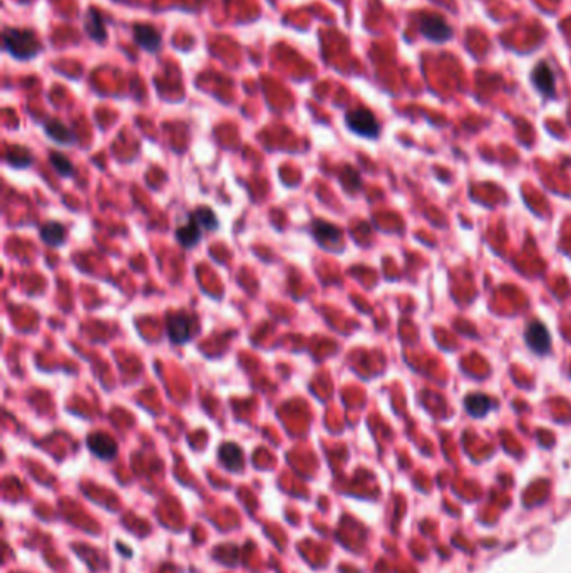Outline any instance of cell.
Listing matches in <instances>:
<instances>
[{"label":"cell","mask_w":571,"mask_h":573,"mask_svg":"<svg viewBox=\"0 0 571 573\" xmlns=\"http://www.w3.org/2000/svg\"><path fill=\"white\" fill-rule=\"evenodd\" d=\"M3 51L15 60H32L42 52V42L34 31L19 27H3Z\"/></svg>","instance_id":"cell-1"},{"label":"cell","mask_w":571,"mask_h":573,"mask_svg":"<svg viewBox=\"0 0 571 573\" xmlns=\"http://www.w3.org/2000/svg\"><path fill=\"white\" fill-rule=\"evenodd\" d=\"M419 31L427 40L438 44L447 42L454 35L449 22L438 12H421L419 14Z\"/></svg>","instance_id":"cell-2"},{"label":"cell","mask_w":571,"mask_h":573,"mask_svg":"<svg viewBox=\"0 0 571 573\" xmlns=\"http://www.w3.org/2000/svg\"><path fill=\"white\" fill-rule=\"evenodd\" d=\"M345 124L350 131L356 133L357 136L367 138V140H375L381 133V124H379L377 117L365 108H357L347 113Z\"/></svg>","instance_id":"cell-3"},{"label":"cell","mask_w":571,"mask_h":573,"mask_svg":"<svg viewBox=\"0 0 571 573\" xmlns=\"http://www.w3.org/2000/svg\"><path fill=\"white\" fill-rule=\"evenodd\" d=\"M166 331H168L169 340L173 344L181 345L190 342V339L195 335V332H197L195 317L186 314V312L169 314L168 320H166Z\"/></svg>","instance_id":"cell-4"},{"label":"cell","mask_w":571,"mask_h":573,"mask_svg":"<svg viewBox=\"0 0 571 573\" xmlns=\"http://www.w3.org/2000/svg\"><path fill=\"white\" fill-rule=\"evenodd\" d=\"M524 340L526 345L534 354H538V356H545L552 349V335H549L546 325L538 322V320H533L531 324H528V327L524 331Z\"/></svg>","instance_id":"cell-5"},{"label":"cell","mask_w":571,"mask_h":573,"mask_svg":"<svg viewBox=\"0 0 571 573\" xmlns=\"http://www.w3.org/2000/svg\"><path fill=\"white\" fill-rule=\"evenodd\" d=\"M85 445L96 458L104 459V461H109V459H114L117 454V442L114 441V438L111 434L103 433V431H97V433H91L85 440Z\"/></svg>","instance_id":"cell-6"},{"label":"cell","mask_w":571,"mask_h":573,"mask_svg":"<svg viewBox=\"0 0 571 573\" xmlns=\"http://www.w3.org/2000/svg\"><path fill=\"white\" fill-rule=\"evenodd\" d=\"M133 39L138 47L144 49L148 52H158L163 44L161 32L154 26H151V24H134Z\"/></svg>","instance_id":"cell-7"},{"label":"cell","mask_w":571,"mask_h":573,"mask_svg":"<svg viewBox=\"0 0 571 573\" xmlns=\"http://www.w3.org/2000/svg\"><path fill=\"white\" fill-rule=\"evenodd\" d=\"M312 235L313 238L319 242V245L324 247V249L340 245L342 242L340 229L325 220H315L312 223Z\"/></svg>","instance_id":"cell-8"},{"label":"cell","mask_w":571,"mask_h":573,"mask_svg":"<svg viewBox=\"0 0 571 573\" xmlns=\"http://www.w3.org/2000/svg\"><path fill=\"white\" fill-rule=\"evenodd\" d=\"M83 24H84L85 34L89 35V39L97 44L106 42V39H108V31H106L104 19L99 10L94 9V7H89L84 14Z\"/></svg>","instance_id":"cell-9"},{"label":"cell","mask_w":571,"mask_h":573,"mask_svg":"<svg viewBox=\"0 0 571 573\" xmlns=\"http://www.w3.org/2000/svg\"><path fill=\"white\" fill-rule=\"evenodd\" d=\"M531 81L534 88H536L545 97L554 96V74L548 64L538 63L536 67H534L531 72Z\"/></svg>","instance_id":"cell-10"},{"label":"cell","mask_w":571,"mask_h":573,"mask_svg":"<svg viewBox=\"0 0 571 573\" xmlns=\"http://www.w3.org/2000/svg\"><path fill=\"white\" fill-rule=\"evenodd\" d=\"M218 458L222 465L230 471H242L245 465L243 449L236 442H223L218 449Z\"/></svg>","instance_id":"cell-11"},{"label":"cell","mask_w":571,"mask_h":573,"mask_svg":"<svg viewBox=\"0 0 571 573\" xmlns=\"http://www.w3.org/2000/svg\"><path fill=\"white\" fill-rule=\"evenodd\" d=\"M44 133L51 138L52 141L59 144H74L76 134L71 128H67L63 121L59 119H49L44 123Z\"/></svg>","instance_id":"cell-12"},{"label":"cell","mask_w":571,"mask_h":573,"mask_svg":"<svg viewBox=\"0 0 571 573\" xmlns=\"http://www.w3.org/2000/svg\"><path fill=\"white\" fill-rule=\"evenodd\" d=\"M464 408L469 416L472 417H484L493 409V399L486 394H469L464 397Z\"/></svg>","instance_id":"cell-13"},{"label":"cell","mask_w":571,"mask_h":573,"mask_svg":"<svg viewBox=\"0 0 571 573\" xmlns=\"http://www.w3.org/2000/svg\"><path fill=\"white\" fill-rule=\"evenodd\" d=\"M39 237L49 247H60L66 242V229L63 223L47 222L40 226Z\"/></svg>","instance_id":"cell-14"},{"label":"cell","mask_w":571,"mask_h":573,"mask_svg":"<svg viewBox=\"0 0 571 573\" xmlns=\"http://www.w3.org/2000/svg\"><path fill=\"white\" fill-rule=\"evenodd\" d=\"M190 218L191 222L197 223L199 229L205 231H215L220 225L216 213L211 208H208V206H199V208L193 210L190 213Z\"/></svg>","instance_id":"cell-15"},{"label":"cell","mask_w":571,"mask_h":573,"mask_svg":"<svg viewBox=\"0 0 571 573\" xmlns=\"http://www.w3.org/2000/svg\"><path fill=\"white\" fill-rule=\"evenodd\" d=\"M174 235H176L178 243L183 249H193L195 245H198L199 240H201V229H199L197 223L190 222L185 226H179V229L174 231Z\"/></svg>","instance_id":"cell-16"},{"label":"cell","mask_w":571,"mask_h":573,"mask_svg":"<svg viewBox=\"0 0 571 573\" xmlns=\"http://www.w3.org/2000/svg\"><path fill=\"white\" fill-rule=\"evenodd\" d=\"M6 161L14 168H27L34 163V156H32L31 149L24 148V146H10L6 153Z\"/></svg>","instance_id":"cell-17"},{"label":"cell","mask_w":571,"mask_h":573,"mask_svg":"<svg viewBox=\"0 0 571 573\" xmlns=\"http://www.w3.org/2000/svg\"><path fill=\"white\" fill-rule=\"evenodd\" d=\"M49 163H51L52 168H54L56 173H59L60 176H74V165H72V161L69 160L66 154L59 151H51L49 153Z\"/></svg>","instance_id":"cell-18"}]
</instances>
